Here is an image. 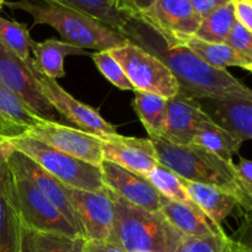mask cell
Masks as SVG:
<instances>
[{
  "instance_id": "6da1fadb",
  "label": "cell",
  "mask_w": 252,
  "mask_h": 252,
  "mask_svg": "<svg viewBox=\"0 0 252 252\" xmlns=\"http://www.w3.org/2000/svg\"><path fill=\"white\" fill-rule=\"evenodd\" d=\"M123 36L152 53L169 68L179 84V94L196 100H252L251 89L244 85L226 69L208 65L185 46H166L157 32L139 20H130L123 31Z\"/></svg>"
},
{
  "instance_id": "7a4b0ae2",
  "label": "cell",
  "mask_w": 252,
  "mask_h": 252,
  "mask_svg": "<svg viewBox=\"0 0 252 252\" xmlns=\"http://www.w3.org/2000/svg\"><path fill=\"white\" fill-rule=\"evenodd\" d=\"M149 139L161 166L184 181L208 185L226 192L238 201L239 206L251 212L252 194L239 182L234 161H225L196 145L174 144L160 137Z\"/></svg>"
},
{
  "instance_id": "3957f363",
  "label": "cell",
  "mask_w": 252,
  "mask_h": 252,
  "mask_svg": "<svg viewBox=\"0 0 252 252\" xmlns=\"http://www.w3.org/2000/svg\"><path fill=\"white\" fill-rule=\"evenodd\" d=\"M9 9L21 10L33 25H47L61 34L62 41L95 51H108L128 41L122 33L98 20L53 0H17L5 2Z\"/></svg>"
},
{
  "instance_id": "277c9868",
  "label": "cell",
  "mask_w": 252,
  "mask_h": 252,
  "mask_svg": "<svg viewBox=\"0 0 252 252\" xmlns=\"http://www.w3.org/2000/svg\"><path fill=\"white\" fill-rule=\"evenodd\" d=\"M111 194L115 203V220L110 241L127 252L176 251L185 235L160 212L144 211Z\"/></svg>"
},
{
  "instance_id": "5b68a950",
  "label": "cell",
  "mask_w": 252,
  "mask_h": 252,
  "mask_svg": "<svg viewBox=\"0 0 252 252\" xmlns=\"http://www.w3.org/2000/svg\"><path fill=\"white\" fill-rule=\"evenodd\" d=\"M5 139L14 150L31 159L65 187L83 191L105 189L100 166H94L58 152L27 135H15Z\"/></svg>"
},
{
  "instance_id": "8992f818",
  "label": "cell",
  "mask_w": 252,
  "mask_h": 252,
  "mask_svg": "<svg viewBox=\"0 0 252 252\" xmlns=\"http://www.w3.org/2000/svg\"><path fill=\"white\" fill-rule=\"evenodd\" d=\"M9 196L20 221L29 230L33 233L83 236L31 181L14 170H11Z\"/></svg>"
},
{
  "instance_id": "52a82bcc",
  "label": "cell",
  "mask_w": 252,
  "mask_h": 252,
  "mask_svg": "<svg viewBox=\"0 0 252 252\" xmlns=\"http://www.w3.org/2000/svg\"><path fill=\"white\" fill-rule=\"evenodd\" d=\"M120 63L134 90L171 98L180 93L179 84L166 65L152 53L127 41L108 49Z\"/></svg>"
},
{
  "instance_id": "ba28073f",
  "label": "cell",
  "mask_w": 252,
  "mask_h": 252,
  "mask_svg": "<svg viewBox=\"0 0 252 252\" xmlns=\"http://www.w3.org/2000/svg\"><path fill=\"white\" fill-rule=\"evenodd\" d=\"M135 20L157 32L169 47L185 46L201 24L189 0H158Z\"/></svg>"
},
{
  "instance_id": "9c48e42d",
  "label": "cell",
  "mask_w": 252,
  "mask_h": 252,
  "mask_svg": "<svg viewBox=\"0 0 252 252\" xmlns=\"http://www.w3.org/2000/svg\"><path fill=\"white\" fill-rule=\"evenodd\" d=\"M19 135H27L58 152L73 157L94 166L102 162L101 139L97 135L75 127H68L57 121L43 120Z\"/></svg>"
},
{
  "instance_id": "30bf717a",
  "label": "cell",
  "mask_w": 252,
  "mask_h": 252,
  "mask_svg": "<svg viewBox=\"0 0 252 252\" xmlns=\"http://www.w3.org/2000/svg\"><path fill=\"white\" fill-rule=\"evenodd\" d=\"M33 73L38 83L42 95L47 98L57 113L63 116L66 121L75 125L79 129L88 132L97 137L117 134V129L113 125L105 120L96 110L90 106L75 100V97L66 93L57 80L47 78L38 73L33 66Z\"/></svg>"
},
{
  "instance_id": "8fae6325",
  "label": "cell",
  "mask_w": 252,
  "mask_h": 252,
  "mask_svg": "<svg viewBox=\"0 0 252 252\" xmlns=\"http://www.w3.org/2000/svg\"><path fill=\"white\" fill-rule=\"evenodd\" d=\"M0 83L19 96L43 120L57 121V112L42 95L33 73L32 58L22 62L0 43Z\"/></svg>"
},
{
  "instance_id": "7c38bea8",
  "label": "cell",
  "mask_w": 252,
  "mask_h": 252,
  "mask_svg": "<svg viewBox=\"0 0 252 252\" xmlns=\"http://www.w3.org/2000/svg\"><path fill=\"white\" fill-rule=\"evenodd\" d=\"M86 240H110L115 220V203L111 192L83 191L65 187Z\"/></svg>"
},
{
  "instance_id": "4fadbf2b",
  "label": "cell",
  "mask_w": 252,
  "mask_h": 252,
  "mask_svg": "<svg viewBox=\"0 0 252 252\" xmlns=\"http://www.w3.org/2000/svg\"><path fill=\"white\" fill-rule=\"evenodd\" d=\"M103 186L132 206L149 212H160L164 197L142 175L102 160L100 164Z\"/></svg>"
},
{
  "instance_id": "5bb4252c",
  "label": "cell",
  "mask_w": 252,
  "mask_h": 252,
  "mask_svg": "<svg viewBox=\"0 0 252 252\" xmlns=\"http://www.w3.org/2000/svg\"><path fill=\"white\" fill-rule=\"evenodd\" d=\"M102 160L118 165L134 174L145 176L159 165L150 139L121 134L100 137Z\"/></svg>"
},
{
  "instance_id": "9a60e30c",
  "label": "cell",
  "mask_w": 252,
  "mask_h": 252,
  "mask_svg": "<svg viewBox=\"0 0 252 252\" xmlns=\"http://www.w3.org/2000/svg\"><path fill=\"white\" fill-rule=\"evenodd\" d=\"M9 165L10 169L19 172L29 181H31L36 186V189L63 214L70 225L84 236L80 221L66 194L65 186L61 181H58L56 177L42 169L38 164L16 150H14L10 155Z\"/></svg>"
},
{
  "instance_id": "2e32d148",
  "label": "cell",
  "mask_w": 252,
  "mask_h": 252,
  "mask_svg": "<svg viewBox=\"0 0 252 252\" xmlns=\"http://www.w3.org/2000/svg\"><path fill=\"white\" fill-rule=\"evenodd\" d=\"M208 118L198 100L177 94L167 98L166 120L160 138L174 144L189 145L197 128Z\"/></svg>"
},
{
  "instance_id": "e0dca14e",
  "label": "cell",
  "mask_w": 252,
  "mask_h": 252,
  "mask_svg": "<svg viewBox=\"0 0 252 252\" xmlns=\"http://www.w3.org/2000/svg\"><path fill=\"white\" fill-rule=\"evenodd\" d=\"M198 102L219 127L233 133L243 143L252 139V100L203 98Z\"/></svg>"
},
{
  "instance_id": "ac0fdd59",
  "label": "cell",
  "mask_w": 252,
  "mask_h": 252,
  "mask_svg": "<svg viewBox=\"0 0 252 252\" xmlns=\"http://www.w3.org/2000/svg\"><path fill=\"white\" fill-rule=\"evenodd\" d=\"M160 213L185 236L204 238L224 231L223 228L214 225L198 207L187 206L165 198Z\"/></svg>"
},
{
  "instance_id": "d6986e66",
  "label": "cell",
  "mask_w": 252,
  "mask_h": 252,
  "mask_svg": "<svg viewBox=\"0 0 252 252\" xmlns=\"http://www.w3.org/2000/svg\"><path fill=\"white\" fill-rule=\"evenodd\" d=\"M31 53L33 54L32 64L38 73L47 78L61 79L65 75L64 58L68 56H88L85 49L68 42L48 38L43 42H32Z\"/></svg>"
},
{
  "instance_id": "ffe728a7",
  "label": "cell",
  "mask_w": 252,
  "mask_h": 252,
  "mask_svg": "<svg viewBox=\"0 0 252 252\" xmlns=\"http://www.w3.org/2000/svg\"><path fill=\"white\" fill-rule=\"evenodd\" d=\"M42 121L43 118L0 83V138L22 134Z\"/></svg>"
},
{
  "instance_id": "44dd1931",
  "label": "cell",
  "mask_w": 252,
  "mask_h": 252,
  "mask_svg": "<svg viewBox=\"0 0 252 252\" xmlns=\"http://www.w3.org/2000/svg\"><path fill=\"white\" fill-rule=\"evenodd\" d=\"M182 182L193 203L203 212L204 216L214 225L223 228L221 226L223 221L230 216L236 206H239L238 201L233 196L217 187L197 184V182L184 181V180Z\"/></svg>"
},
{
  "instance_id": "7402d4cb",
  "label": "cell",
  "mask_w": 252,
  "mask_h": 252,
  "mask_svg": "<svg viewBox=\"0 0 252 252\" xmlns=\"http://www.w3.org/2000/svg\"><path fill=\"white\" fill-rule=\"evenodd\" d=\"M189 145H196L208 150L212 154L230 162L233 161L234 155L238 154L240 150L243 142L233 133L223 129L208 118L197 128Z\"/></svg>"
},
{
  "instance_id": "603a6c76",
  "label": "cell",
  "mask_w": 252,
  "mask_h": 252,
  "mask_svg": "<svg viewBox=\"0 0 252 252\" xmlns=\"http://www.w3.org/2000/svg\"><path fill=\"white\" fill-rule=\"evenodd\" d=\"M185 47L213 68L226 69L229 66H238L244 70H252V61L244 58L225 43H209L192 37L186 42Z\"/></svg>"
},
{
  "instance_id": "cb8c5ba5",
  "label": "cell",
  "mask_w": 252,
  "mask_h": 252,
  "mask_svg": "<svg viewBox=\"0 0 252 252\" xmlns=\"http://www.w3.org/2000/svg\"><path fill=\"white\" fill-rule=\"evenodd\" d=\"M133 107L149 138L161 137L166 120L167 98L134 90Z\"/></svg>"
},
{
  "instance_id": "d4e9b609",
  "label": "cell",
  "mask_w": 252,
  "mask_h": 252,
  "mask_svg": "<svg viewBox=\"0 0 252 252\" xmlns=\"http://www.w3.org/2000/svg\"><path fill=\"white\" fill-rule=\"evenodd\" d=\"M53 1L89 15L122 34L127 24L132 20V17L128 15L116 10L111 0H53Z\"/></svg>"
},
{
  "instance_id": "484cf974",
  "label": "cell",
  "mask_w": 252,
  "mask_h": 252,
  "mask_svg": "<svg viewBox=\"0 0 252 252\" xmlns=\"http://www.w3.org/2000/svg\"><path fill=\"white\" fill-rule=\"evenodd\" d=\"M235 22L233 1L218 10L212 12L211 15L203 19L199 24L194 38L209 43H224Z\"/></svg>"
},
{
  "instance_id": "4316f807",
  "label": "cell",
  "mask_w": 252,
  "mask_h": 252,
  "mask_svg": "<svg viewBox=\"0 0 252 252\" xmlns=\"http://www.w3.org/2000/svg\"><path fill=\"white\" fill-rule=\"evenodd\" d=\"M175 252H252V250L250 245L229 238L223 231L204 238L184 236Z\"/></svg>"
},
{
  "instance_id": "83f0119b",
  "label": "cell",
  "mask_w": 252,
  "mask_h": 252,
  "mask_svg": "<svg viewBox=\"0 0 252 252\" xmlns=\"http://www.w3.org/2000/svg\"><path fill=\"white\" fill-rule=\"evenodd\" d=\"M144 177L164 198L177 203L197 207L189 197L187 189H185L182 180L166 167L159 164Z\"/></svg>"
},
{
  "instance_id": "f1b7e54d",
  "label": "cell",
  "mask_w": 252,
  "mask_h": 252,
  "mask_svg": "<svg viewBox=\"0 0 252 252\" xmlns=\"http://www.w3.org/2000/svg\"><path fill=\"white\" fill-rule=\"evenodd\" d=\"M32 42L26 25L0 16V43L20 61L31 59Z\"/></svg>"
},
{
  "instance_id": "f546056e",
  "label": "cell",
  "mask_w": 252,
  "mask_h": 252,
  "mask_svg": "<svg viewBox=\"0 0 252 252\" xmlns=\"http://www.w3.org/2000/svg\"><path fill=\"white\" fill-rule=\"evenodd\" d=\"M0 252H20V219L9 189L0 196Z\"/></svg>"
},
{
  "instance_id": "4dcf8cb0",
  "label": "cell",
  "mask_w": 252,
  "mask_h": 252,
  "mask_svg": "<svg viewBox=\"0 0 252 252\" xmlns=\"http://www.w3.org/2000/svg\"><path fill=\"white\" fill-rule=\"evenodd\" d=\"M32 239L36 252H84L86 239L61 234L33 233Z\"/></svg>"
},
{
  "instance_id": "1f68e13d",
  "label": "cell",
  "mask_w": 252,
  "mask_h": 252,
  "mask_svg": "<svg viewBox=\"0 0 252 252\" xmlns=\"http://www.w3.org/2000/svg\"><path fill=\"white\" fill-rule=\"evenodd\" d=\"M94 63L96 64L100 73L110 81L112 85L123 91H134L129 79L117 61L111 56L108 51H100L91 54Z\"/></svg>"
},
{
  "instance_id": "d6a6232c",
  "label": "cell",
  "mask_w": 252,
  "mask_h": 252,
  "mask_svg": "<svg viewBox=\"0 0 252 252\" xmlns=\"http://www.w3.org/2000/svg\"><path fill=\"white\" fill-rule=\"evenodd\" d=\"M224 43L244 58L252 61V32L235 20Z\"/></svg>"
},
{
  "instance_id": "836d02e7",
  "label": "cell",
  "mask_w": 252,
  "mask_h": 252,
  "mask_svg": "<svg viewBox=\"0 0 252 252\" xmlns=\"http://www.w3.org/2000/svg\"><path fill=\"white\" fill-rule=\"evenodd\" d=\"M14 149L5 139H0V196L7 191L11 181L9 158Z\"/></svg>"
},
{
  "instance_id": "e575fe53",
  "label": "cell",
  "mask_w": 252,
  "mask_h": 252,
  "mask_svg": "<svg viewBox=\"0 0 252 252\" xmlns=\"http://www.w3.org/2000/svg\"><path fill=\"white\" fill-rule=\"evenodd\" d=\"M116 10L128 15L132 19L139 16L153 6L158 0H111Z\"/></svg>"
},
{
  "instance_id": "d590c367",
  "label": "cell",
  "mask_w": 252,
  "mask_h": 252,
  "mask_svg": "<svg viewBox=\"0 0 252 252\" xmlns=\"http://www.w3.org/2000/svg\"><path fill=\"white\" fill-rule=\"evenodd\" d=\"M231 1L233 0H189L194 12L201 19V21L213 11L218 10L219 7L224 6V5L229 4Z\"/></svg>"
},
{
  "instance_id": "8d00e7d4",
  "label": "cell",
  "mask_w": 252,
  "mask_h": 252,
  "mask_svg": "<svg viewBox=\"0 0 252 252\" xmlns=\"http://www.w3.org/2000/svg\"><path fill=\"white\" fill-rule=\"evenodd\" d=\"M233 4L236 21L252 32V1L233 0Z\"/></svg>"
},
{
  "instance_id": "74e56055",
  "label": "cell",
  "mask_w": 252,
  "mask_h": 252,
  "mask_svg": "<svg viewBox=\"0 0 252 252\" xmlns=\"http://www.w3.org/2000/svg\"><path fill=\"white\" fill-rule=\"evenodd\" d=\"M235 172L239 182L243 185L245 191L252 194V162L251 160L241 158L239 164H235Z\"/></svg>"
},
{
  "instance_id": "f35d334b",
  "label": "cell",
  "mask_w": 252,
  "mask_h": 252,
  "mask_svg": "<svg viewBox=\"0 0 252 252\" xmlns=\"http://www.w3.org/2000/svg\"><path fill=\"white\" fill-rule=\"evenodd\" d=\"M84 252H127L122 246L110 240H86Z\"/></svg>"
},
{
  "instance_id": "ab89813d",
  "label": "cell",
  "mask_w": 252,
  "mask_h": 252,
  "mask_svg": "<svg viewBox=\"0 0 252 252\" xmlns=\"http://www.w3.org/2000/svg\"><path fill=\"white\" fill-rule=\"evenodd\" d=\"M20 252H36L32 239V231L20 221Z\"/></svg>"
},
{
  "instance_id": "60d3db41",
  "label": "cell",
  "mask_w": 252,
  "mask_h": 252,
  "mask_svg": "<svg viewBox=\"0 0 252 252\" xmlns=\"http://www.w3.org/2000/svg\"><path fill=\"white\" fill-rule=\"evenodd\" d=\"M7 0H0V10L2 9V6H4L5 5V2H6Z\"/></svg>"
},
{
  "instance_id": "b9f144b4",
  "label": "cell",
  "mask_w": 252,
  "mask_h": 252,
  "mask_svg": "<svg viewBox=\"0 0 252 252\" xmlns=\"http://www.w3.org/2000/svg\"><path fill=\"white\" fill-rule=\"evenodd\" d=\"M238 1H252V0H238Z\"/></svg>"
},
{
  "instance_id": "7bdbcfd3",
  "label": "cell",
  "mask_w": 252,
  "mask_h": 252,
  "mask_svg": "<svg viewBox=\"0 0 252 252\" xmlns=\"http://www.w3.org/2000/svg\"><path fill=\"white\" fill-rule=\"evenodd\" d=\"M0 139H1V138H0Z\"/></svg>"
}]
</instances>
